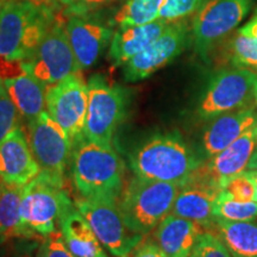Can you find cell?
Returning <instances> with one entry per match:
<instances>
[{"label":"cell","instance_id":"6da1fadb","mask_svg":"<svg viewBox=\"0 0 257 257\" xmlns=\"http://www.w3.org/2000/svg\"><path fill=\"white\" fill-rule=\"evenodd\" d=\"M54 22L47 5L9 0L0 9V79L22 73V62Z\"/></svg>","mask_w":257,"mask_h":257},{"label":"cell","instance_id":"7a4b0ae2","mask_svg":"<svg viewBox=\"0 0 257 257\" xmlns=\"http://www.w3.org/2000/svg\"><path fill=\"white\" fill-rule=\"evenodd\" d=\"M202 165L179 131L147 138L130 155L135 175L182 186Z\"/></svg>","mask_w":257,"mask_h":257},{"label":"cell","instance_id":"3957f363","mask_svg":"<svg viewBox=\"0 0 257 257\" xmlns=\"http://www.w3.org/2000/svg\"><path fill=\"white\" fill-rule=\"evenodd\" d=\"M72 176L76 191L85 199L119 200L125 167L113 148H104L85 137L73 144Z\"/></svg>","mask_w":257,"mask_h":257},{"label":"cell","instance_id":"277c9868","mask_svg":"<svg viewBox=\"0 0 257 257\" xmlns=\"http://www.w3.org/2000/svg\"><path fill=\"white\" fill-rule=\"evenodd\" d=\"M180 189L172 182L135 175L123 188L118 206L124 223L133 232L146 236L172 212Z\"/></svg>","mask_w":257,"mask_h":257},{"label":"cell","instance_id":"5b68a950","mask_svg":"<svg viewBox=\"0 0 257 257\" xmlns=\"http://www.w3.org/2000/svg\"><path fill=\"white\" fill-rule=\"evenodd\" d=\"M88 108L83 137L104 148H112L117 128L126 119L131 94L127 88L94 74L88 82Z\"/></svg>","mask_w":257,"mask_h":257},{"label":"cell","instance_id":"8992f818","mask_svg":"<svg viewBox=\"0 0 257 257\" xmlns=\"http://www.w3.org/2000/svg\"><path fill=\"white\" fill-rule=\"evenodd\" d=\"M72 204L62 184L40 173L23 186L22 221L35 236L46 238L57 230L61 216Z\"/></svg>","mask_w":257,"mask_h":257},{"label":"cell","instance_id":"52a82bcc","mask_svg":"<svg viewBox=\"0 0 257 257\" xmlns=\"http://www.w3.org/2000/svg\"><path fill=\"white\" fill-rule=\"evenodd\" d=\"M252 0H208L192 23L195 53L207 62L212 51L234 31L251 10Z\"/></svg>","mask_w":257,"mask_h":257},{"label":"cell","instance_id":"ba28073f","mask_svg":"<svg viewBox=\"0 0 257 257\" xmlns=\"http://www.w3.org/2000/svg\"><path fill=\"white\" fill-rule=\"evenodd\" d=\"M255 70L240 67L225 68L208 82L198 104L197 113L202 120L253 106Z\"/></svg>","mask_w":257,"mask_h":257},{"label":"cell","instance_id":"9c48e42d","mask_svg":"<svg viewBox=\"0 0 257 257\" xmlns=\"http://www.w3.org/2000/svg\"><path fill=\"white\" fill-rule=\"evenodd\" d=\"M22 68L46 86L81 73L64 23L54 22L47 29L30 56L22 62Z\"/></svg>","mask_w":257,"mask_h":257},{"label":"cell","instance_id":"30bf717a","mask_svg":"<svg viewBox=\"0 0 257 257\" xmlns=\"http://www.w3.org/2000/svg\"><path fill=\"white\" fill-rule=\"evenodd\" d=\"M75 207L86 218L102 246L114 257H130L142 242V234L125 225L117 200L76 199Z\"/></svg>","mask_w":257,"mask_h":257},{"label":"cell","instance_id":"8fae6325","mask_svg":"<svg viewBox=\"0 0 257 257\" xmlns=\"http://www.w3.org/2000/svg\"><path fill=\"white\" fill-rule=\"evenodd\" d=\"M27 136L42 174L64 185V174L73 153V142L68 134L46 111L29 121Z\"/></svg>","mask_w":257,"mask_h":257},{"label":"cell","instance_id":"7c38bea8","mask_svg":"<svg viewBox=\"0 0 257 257\" xmlns=\"http://www.w3.org/2000/svg\"><path fill=\"white\" fill-rule=\"evenodd\" d=\"M47 112L68 134L73 144L83 137L88 108V85L81 73L47 86Z\"/></svg>","mask_w":257,"mask_h":257},{"label":"cell","instance_id":"4fadbf2b","mask_svg":"<svg viewBox=\"0 0 257 257\" xmlns=\"http://www.w3.org/2000/svg\"><path fill=\"white\" fill-rule=\"evenodd\" d=\"M188 42L187 22L182 19L169 23L155 42L124 64V80L127 82H137L149 78L176 59L188 46Z\"/></svg>","mask_w":257,"mask_h":257},{"label":"cell","instance_id":"5bb4252c","mask_svg":"<svg viewBox=\"0 0 257 257\" xmlns=\"http://www.w3.org/2000/svg\"><path fill=\"white\" fill-rule=\"evenodd\" d=\"M220 192V185L201 165L184 185L180 186L170 213L195 221L205 230H211L216 219L213 205Z\"/></svg>","mask_w":257,"mask_h":257},{"label":"cell","instance_id":"9a60e30c","mask_svg":"<svg viewBox=\"0 0 257 257\" xmlns=\"http://www.w3.org/2000/svg\"><path fill=\"white\" fill-rule=\"evenodd\" d=\"M70 47L81 70L89 69L98 62L106 48L111 44V27L85 16H72L64 23Z\"/></svg>","mask_w":257,"mask_h":257},{"label":"cell","instance_id":"2e32d148","mask_svg":"<svg viewBox=\"0 0 257 257\" xmlns=\"http://www.w3.org/2000/svg\"><path fill=\"white\" fill-rule=\"evenodd\" d=\"M41 173L28 136L22 126L12 130L0 142V180L15 185H25Z\"/></svg>","mask_w":257,"mask_h":257},{"label":"cell","instance_id":"e0dca14e","mask_svg":"<svg viewBox=\"0 0 257 257\" xmlns=\"http://www.w3.org/2000/svg\"><path fill=\"white\" fill-rule=\"evenodd\" d=\"M256 124L257 107L255 105L213 118L202 134L201 147L204 155L207 159L218 155Z\"/></svg>","mask_w":257,"mask_h":257},{"label":"cell","instance_id":"ac0fdd59","mask_svg":"<svg viewBox=\"0 0 257 257\" xmlns=\"http://www.w3.org/2000/svg\"><path fill=\"white\" fill-rule=\"evenodd\" d=\"M168 24L162 19H157L149 24L118 29L108 48V59L112 64L114 67L124 66L128 60L155 42Z\"/></svg>","mask_w":257,"mask_h":257},{"label":"cell","instance_id":"d6986e66","mask_svg":"<svg viewBox=\"0 0 257 257\" xmlns=\"http://www.w3.org/2000/svg\"><path fill=\"white\" fill-rule=\"evenodd\" d=\"M204 230L195 221L169 213L156 226L154 237L167 257H189Z\"/></svg>","mask_w":257,"mask_h":257},{"label":"cell","instance_id":"ffe728a7","mask_svg":"<svg viewBox=\"0 0 257 257\" xmlns=\"http://www.w3.org/2000/svg\"><path fill=\"white\" fill-rule=\"evenodd\" d=\"M257 148V124L231 143L218 155L208 159L204 167L218 184L248 169V163Z\"/></svg>","mask_w":257,"mask_h":257},{"label":"cell","instance_id":"44dd1931","mask_svg":"<svg viewBox=\"0 0 257 257\" xmlns=\"http://www.w3.org/2000/svg\"><path fill=\"white\" fill-rule=\"evenodd\" d=\"M59 227L67 246L75 257H108L91 225L75 205H69L64 210Z\"/></svg>","mask_w":257,"mask_h":257},{"label":"cell","instance_id":"7402d4cb","mask_svg":"<svg viewBox=\"0 0 257 257\" xmlns=\"http://www.w3.org/2000/svg\"><path fill=\"white\" fill-rule=\"evenodd\" d=\"M3 81L22 118L27 120V123L46 112L47 86L40 80L23 72Z\"/></svg>","mask_w":257,"mask_h":257},{"label":"cell","instance_id":"603a6c76","mask_svg":"<svg viewBox=\"0 0 257 257\" xmlns=\"http://www.w3.org/2000/svg\"><path fill=\"white\" fill-rule=\"evenodd\" d=\"M23 186L0 180V244L10 238H37L22 221Z\"/></svg>","mask_w":257,"mask_h":257},{"label":"cell","instance_id":"cb8c5ba5","mask_svg":"<svg viewBox=\"0 0 257 257\" xmlns=\"http://www.w3.org/2000/svg\"><path fill=\"white\" fill-rule=\"evenodd\" d=\"M211 230L216 231V234L232 257H257L256 223L216 218Z\"/></svg>","mask_w":257,"mask_h":257},{"label":"cell","instance_id":"d4e9b609","mask_svg":"<svg viewBox=\"0 0 257 257\" xmlns=\"http://www.w3.org/2000/svg\"><path fill=\"white\" fill-rule=\"evenodd\" d=\"M165 0H127L114 16L119 28L149 24L159 19Z\"/></svg>","mask_w":257,"mask_h":257},{"label":"cell","instance_id":"484cf974","mask_svg":"<svg viewBox=\"0 0 257 257\" xmlns=\"http://www.w3.org/2000/svg\"><path fill=\"white\" fill-rule=\"evenodd\" d=\"M214 218L229 221H252L257 218V201H239L224 191L213 205Z\"/></svg>","mask_w":257,"mask_h":257},{"label":"cell","instance_id":"4316f807","mask_svg":"<svg viewBox=\"0 0 257 257\" xmlns=\"http://www.w3.org/2000/svg\"><path fill=\"white\" fill-rule=\"evenodd\" d=\"M227 55L233 67L257 69V40L237 32L229 42Z\"/></svg>","mask_w":257,"mask_h":257},{"label":"cell","instance_id":"83f0119b","mask_svg":"<svg viewBox=\"0 0 257 257\" xmlns=\"http://www.w3.org/2000/svg\"><path fill=\"white\" fill-rule=\"evenodd\" d=\"M221 191L239 201H256L255 170L245 169L220 182Z\"/></svg>","mask_w":257,"mask_h":257},{"label":"cell","instance_id":"f1b7e54d","mask_svg":"<svg viewBox=\"0 0 257 257\" xmlns=\"http://www.w3.org/2000/svg\"><path fill=\"white\" fill-rule=\"evenodd\" d=\"M21 119L23 118L16 107L15 102L12 101L4 81L0 79V142L12 130L21 126Z\"/></svg>","mask_w":257,"mask_h":257},{"label":"cell","instance_id":"f546056e","mask_svg":"<svg viewBox=\"0 0 257 257\" xmlns=\"http://www.w3.org/2000/svg\"><path fill=\"white\" fill-rule=\"evenodd\" d=\"M206 0H165L159 19L174 23L198 12Z\"/></svg>","mask_w":257,"mask_h":257},{"label":"cell","instance_id":"4dcf8cb0","mask_svg":"<svg viewBox=\"0 0 257 257\" xmlns=\"http://www.w3.org/2000/svg\"><path fill=\"white\" fill-rule=\"evenodd\" d=\"M189 257H232L219 237L212 231H204L198 237Z\"/></svg>","mask_w":257,"mask_h":257},{"label":"cell","instance_id":"1f68e13d","mask_svg":"<svg viewBox=\"0 0 257 257\" xmlns=\"http://www.w3.org/2000/svg\"><path fill=\"white\" fill-rule=\"evenodd\" d=\"M37 257H75L67 246L62 233L56 230L44 238L40 249L37 251Z\"/></svg>","mask_w":257,"mask_h":257},{"label":"cell","instance_id":"d6a6232c","mask_svg":"<svg viewBox=\"0 0 257 257\" xmlns=\"http://www.w3.org/2000/svg\"><path fill=\"white\" fill-rule=\"evenodd\" d=\"M130 257H167L156 242H141Z\"/></svg>","mask_w":257,"mask_h":257},{"label":"cell","instance_id":"836d02e7","mask_svg":"<svg viewBox=\"0 0 257 257\" xmlns=\"http://www.w3.org/2000/svg\"><path fill=\"white\" fill-rule=\"evenodd\" d=\"M238 32L243 35H246V36L256 38L257 40V9L255 14L252 15V17L250 18V21L246 23L244 27H242L238 30Z\"/></svg>","mask_w":257,"mask_h":257},{"label":"cell","instance_id":"e575fe53","mask_svg":"<svg viewBox=\"0 0 257 257\" xmlns=\"http://www.w3.org/2000/svg\"><path fill=\"white\" fill-rule=\"evenodd\" d=\"M64 3H69V4L73 5H100V4H105V3L111 2V0H62Z\"/></svg>","mask_w":257,"mask_h":257},{"label":"cell","instance_id":"d590c367","mask_svg":"<svg viewBox=\"0 0 257 257\" xmlns=\"http://www.w3.org/2000/svg\"><path fill=\"white\" fill-rule=\"evenodd\" d=\"M248 169H257V148L253 152L251 159H250L248 163Z\"/></svg>","mask_w":257,"mask_h":257},{"label":"cell","instance_id":"8d00e7d4","mask_svg":"<svg viewBox=\"0 0 257 257\" xmlns=\"http://www.w3.org/2000/svg\"><path fill=\"white\" fill-rule=\"evenodd\" d=\"M21 2L32 3V4H36V5H47V3L51 2V0H21Z\"/></svg>","mask_w":257,"mask_h":257},{"label":"cell","instance_id":"74e56055","mask_svg":"<svg viewBox=\"0 0 257 257\" xmlns=\"http://www.w3.org/2000/svg\"><path fill=\"white\" fill-rule=\"evenodd\" d=\"M256 73V82H255V88H253V104L257 107V69L255 70Z\"/></svg>","mask_w":257,"mask_h":257},{"label":"cell","instance_id":"f35d334b","mask_svg":"<svg viewBox=\"0 0 257 257\" xmlns=\"http://www.w3.org/2000/svg\"><path fill=\"white\" fill-rule=\"evenodd\" d=\"M18 257H37V256L30 255V253H23V255H19Z\"/></svg>","mask_w":257,"mask_h":257},{"label":"cell","instance_id":"ab89813d","mask_svg":"<svg viewBox=\"0 0 257 257\" xmlns=\"http://www.w3.org/2000/svg\"><path fill=\"white\" fill-rule=\"evenodd\" d=\"M255 170V178H256V199L255 200L257 201V169H253Z\"/></svg>","mask_w":257,"mask_h":257},{"label":"cell","instance_id":"60d3db41","mask_svg":"<svg viewBox=\"0 0 257 257\" xmlns=\"http://www.w3.org/2000/svg\"><path fill=\"white\" fill-rule=\"evenodd\" d=\"M8 2H9V0H0V9H2L3 6H4Z\"/></svg>","mask_w":257,"mask_h":257}]
</instances>
